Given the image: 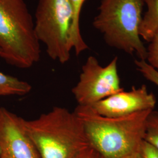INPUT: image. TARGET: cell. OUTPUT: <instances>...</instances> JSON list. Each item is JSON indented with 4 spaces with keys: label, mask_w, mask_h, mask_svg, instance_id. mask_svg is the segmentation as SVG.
<instances>
[{
    "label": "cell",
    "mask_w": 158,
    "mask_h": 158,
    "mask_svg": "<svg viewBox=\"0 0 158 158\" xmlns=\"http://www.w3.org/2000/svg\"><path fill=\"white\" fill-rule=\"evenodd\" d=\"M74 111L82 123L89 145L103 158H128L139 153L151 111L118 118L102 116L91 107L77 106Z\"/></svg>",
    "instance_id": "1"
},
{
    "label": "cell",
    "mask_w": 158,
    "mask_h": 158,
    "mask_svg": "<svg viewBox=\"0 0 158 158\" xmlns=\"http://www.w3.org/2000/svg\"><path fill=\"white\" fill-rule=\"evenodd\" d=\"M23 124L40 158H77L89 146L81 120L65 108L55 107Z\"/></svg>",
    "instance_id": "2"
},
{
    "label": "cell",
    "mask_w": 158,
    "mask_h": 158,
    "mask_svg": "<svg viewBox=\"0 0 158 158\" xmlns=\"http://www.w3.org/2000/svg\"><path fill=\"white\" fill-rule=\"evenodd\" d=\"M33 18L23 0H0V56L10 64L27 69L40 58Z\"/></svg>",
    "instance_id": "3"
},
{
    "label": "cell",
    "mask_w": 158,
    "mask_h": 158,
    "mask_svg": "<svg viewBox=\"0 0 158 158\" xmlns=\"http://www.w3.org/2000/svg\"><path fill=\"white\" fill-rule=\"evenodd\" d=\"M144 0H102L94 27L108 45L146 60L147 48L139 35Z\"/></svg>",
    "instance_id": "4"
},
{
    "label": "cell",
    "mask_w": 158,
    "mask_h": 158,
    "mask_svg": "<svg viewBox=\"0 0 158 158\" xmlns=\"http://www.w3.org/2000/svg\"><path fill=\"white\" fill-rule=\"evenodd\" d=\"M72 12L69 0H39L35 12V31L46 53L61 64L69 62L72 48L70 33Z\"/></svg>",
    "instance_id": "5"
},
{
    "label": "cell",
    "mask_w": 158,
    "mask_h": 158,
    "mask_svg": "<svg viewBox=\"0 0 158 158\" xmlns=\"http://www.w3.org/2000/svg\"><path fill=\"white\" fill-rule=\"evenodd\" d=\"M118 57L102 66L96 57L87 58L81 68L78 83L72 91L79 106L91 107L109 96L123 90L118 72Z\"/></svg>",
    "instance_id": "6"
},
{
    "label": "cell",
    "mask_w": 158,
    "mask_h": 158,
    "mask_svg": "<svg viewBox=\"0 0 158 158\" xmlns=\"http://www.w3.org/2000/svg\"><path fill=\"white\" fill-rule=\"evenodd\" d=\"M21 117L0 108V158H40Z\"/></svg>",
    "instance_id": "7"
},
{
    "label": "cell",
    "mask_w": 158,
    "mask_h": 158,
    "mask_svg": "<svg viewBox=\"0 0 158 158\" xmlns=\"http://www.w3.org/2000/svg\"><path fill=\"white\" fill-rule=\"evenodd\" d=\"M156 99L149 92L145 85L130 91H121L94 104L92 108L96 113L109 118H118L135 113L152 111L155 107Z\"/></svg>",
    "instance_id": "8"
},
{
    "label": "cell",
    "mask_w": 158,
    "mask_h": 158,
    "mask_svg": "<svg viewBox=\"0 0 158 158\" xmlns=\"http://www.w3.org/2000/svg\"><path fill=\"white\" fill-rule=\"evenodd\" d=\"M72 12V22L70 33V40L72 49L76 56L89 49L80 33V16L82 7L86 0H69Z\"/></svg>",
    "instance_id": "9"
},
{
    "label": "cell",
    "mask_w": 158,
    "mask_h": 158,
    "mask_svg": "<svg viewBox=\"0 0 158 158\" xmlns=\"http://www.w3.org/2000/svg\"><path fill=\"white\" fill-rule=\"evenodd\" d=\"M144 2L147 11L142 17L139 35L149 42L158 32V0H144Z\"/></svg>",
    "instance_id": "10"
},
{
    "label": "cell",
    "mask_w": 158,
    "mask_h": 158,
    "mask_svg": "<svg viewBox=\"0 0 158 158\" xmlns=\"http://www.w3.org/2000/svg\"><path fill=\"white\" fill-rule=\"evenodd\" d=\"M31 90L28 82L0 72V96H25Z\"/></svg>",
    "instance_id": "11"
},
{
    "label": "cell",
    "mask_w": 158,
    "mask_h": 158,
    "mask_svg": "<svg viewBox=\"0 0 158 158\" xmlns=\"http://www.w3.org/2000/svg\"><path fill=\"white\" fill-rule=\"evenodd\" d=\"M144 140L158 150V111L153 110L148 115Z\"/></svg>",
    "instance_id": "12"
},
{
    "label": "cell",
    "mask_w": 158,
    "mask_h": 158,
    "mask_svg": "<svg viewBox=\"0 0 158 158\" xmlns=\"http://www.w3.org/2000/svg\"><path fill=\"white\" fill-rule=\"evenodd\" d=\"M135 64L137 70L145 79L158 87V71L151 66L145 60H135Z\"/></svg>",
    "instance_id": "13"
},
{
    "label": "cell",
    "mask_w": 158,
    "mask_h": 158,
    "mask_svg": "<svg viewBox=\"0 0 158 158\" xmlns=\"http://www.w3.org/2000/svg\"><path fill=\"white\" fill-rule=\"evenodd\" d=\"M147 49V62L158 71V32L149 42Z\"/></svg>",
    "instance_id": "14"
},
{
    "label": "cell",
    "mask_w": 158,
    "mask_h": 158,
    "mask_svg": "<svg viewBox=\"0 0 158 158\" xmlns=\"http://www.w3.org/2000/svg\"><path fill=\"white\" fill-rule=\"evenodd\" d=\"M139 154L142 158H158V149L145 140L142 143Z\"/></svg>",
    "instance_id": "15"
},
{
    "label": "cell",
    "mask_w": 158,
    "mask_h": 158,
    "mask_svg": "<svg viewBox=\"0 0 158 158\" xmlns=\"http://www.w3.org/2000/svg\"><path fill=\"white\" fill-rule=\"evenodd\" d=\"M77 158H103V157L94 148L89 145L79 154Z\"/></svg>",
    "instance_id": "16"
},
{
    "label": "cell",
    "mask_w": 158,
    "mask_h": 158,
    "mask_svg": "<svg viewBox=\"0 0 158 158\" xmlns=\"http://www.w3.org/2000/svg\"><path fill=\"white\" fill-rule=\"evenodd\" d=\"M142 158L141 157V155L139 154V153H137V154H135V155H133V156H131L130 158Z\"/></svg>",
    "instance_id": "17"
}]
</instances>
